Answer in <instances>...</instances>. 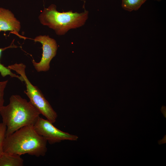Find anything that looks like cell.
Returning a JSON list of instances; mask_svg holds the SVG:
<instances>
[{
    "mask_svg": "<svg viewBox=\"0 0 166 166\" xmlns=\"http://www.w3.org/2000/svg\"><path fill=\"white\" fill-rule=\"evenodd\" d=\"M9 104L0 110L2 123L6 128V137L20 128L33 126L40 114L29 101L18 95L10 98Z\"/></svg>",
    "mask_w": 166,
    "mask_h": 166,
    "instance_id": "1",
    "label": "cell"
},
{
    "mask_svg": "<svg viewBox=\"0 0 166 166\" xmlns=\"http://www.w3.org/2000/svg\"><path fill=\"white\" fill-rule=\"evenodd\" d=\"M47 142L33 126H26L5 137L3 152L20 156L27 154L37 157L43 156L47 151Z\"/></svg>",
    "mask_w": 166,
    "mask_h": 166,
    "instance_id": "2",
    "label": "cell"
},
{
    "mask_svg": "<svg viewBox=\"0 0 166 166\" xmlns=\"http://www.w3.org/2000/svg\"><path fill=\"white\" fill-rule=\"evenodd\" d=\"M88 14L87 11L80 13L72 11L60 12L57 10L56 6L52 4L44 9L39 18L42 24L53 29L57 35H63L70 29L83 26Z\"/></svg>",
    "mask_w": 166,
    "mask_h": 166,
    "instance_id": "3",
    "label": "cell"
},
{
    "mask_svg": "<svg viewBox=\"0 0 166 166\" xmlns=\"http://www.w3.org/2000/svg\"><path fill=\"white\" fill-rule=\"evenodd\" d=\"M7 67L19 74L25 82L26 89L24 91L30 100V101L40 114L52 123L56 121L57 115L41 91L36 86L34 85L27 77L25 72L26 65L23 63H15Z\"/></svg>",
    "mask_w": 166,
    "mask_h": 166,
    "instance_id": "4",
    "label": "cell"
},
{
    "mask_svg": "<svg viewBox=\"0 0 166 166\" xmlns=\"http://www.w3.org/2000/svg\"><path fill=\"white\" fill-rule=\"evenodd\" d=\"M47 119L39 117L33 125L35 131L45 139L50 144L59 143L63 140H77L78 136L63 132L55 127Z\"/></svg>",
    "mask_w": 166,
    "mask_h": 166,
    "instance_id": "5",
    "label": "cell"
},
{
    "mask_svg": "<svg viewBox=\"0 0 166 166\" xmlns=\"http://www.w3.org/2000/svg\"><path fill=\"white\" fill-rule=\"evenodd\" d=\"M35 42H39L42 45V56L40 61L36 62L33 59L32 62L35 69L38 72H45L50 68V63L56 55L57 45L56 41L49 36L40 35L34 39Z\"/></svg>",
    "mask_w": 166,
    "mask_h": 166,
    "instance_id": "6",
    "label": "cell"
},
{
    "mask_svg": "<svg viewBox=\"0 0 166 166\" xmlns=\"http://www.w3.org/2000/svg\"><path fill=\"white\" fill-rule=\"evenodd\" d=\"M21 28L20 22L8 10L0 8V32L10 31L20 38H25L19 34Z\"/></svg>",
    "mask_w": 166,
    "mask_h": 166,
    "instance_id": "7",
    "label": "cell"
},
{
    "mask_svg": "<svg viewBox=\"0 0 166 166\" xmlns=\"http://www.w3.org/2000/svg\"><path fill=\"white\" fill-rule=\"evenodd\" d=\"M21 156L3 152L0 156V166H22L24 160Z\"/></svg>",
    "mask_w": 166,
    "mask_h": 166,
    "instance_id": "8",
    "label": "cell"
},
{
    "mask_svg": "<svg viewBox=\"0 0 166 166\" xmlns=\"http://www.w3.org/2000/svg\"><path fill=\"white\" fill-rule=\"evenodd\" d=\"M147 0H122L121 6L125 10L131 12L137 10Z\"/></svg>",
    "mask_w": 166,
    "mask_h": 166,
    "instance_id": "9",
    "label": "cell"
},
{
    "mask_svg": "<svg viewBox=\"0 0 166 166\" xmlns=\"http://www.w3.org/2000/svg\"><path fill=\"white\" fill-rule=\"evenodd\" d=\"M12 44V43H11L10 45L4 48H0V73L1 75L3 77H4L7 75H9L11 77H16L20 80L21 81L23 82L21 76H18L14 73L11 72V70L7 67L4 66L0 62V58L1 57L2 53L3 51L8 48H16L18 47L14 44L13 45Z\"/></svg>",
    "mask_w": 166,
    "mask_h": 166,
    "instance_id": "10",
    "label": "cell"
},
{
    "mask_svg": "<svg viewBox=\"0 0 166 166\" xmlns=\"http://www.w3.org/2000/svg\"><path fill=\"white\" fill-rule=\"evenodd\" d=\"M6 128L2 123H0V156L3 152V147L6 137Z\"/></svg>",
    "mask_w": 166,
    "mask_h": 166,
    "instance_id": "11",
    "label": "cell"
},
{
    "mask_svg": "<svg viewBox=\"0 0 166 166\" xmlns=\"http://www.w3.org/2000/svg\"><path fill=\"white\" fill-rule=\"evenodd\" d=\"M8 82V80L0 81V110L4 106V92Z\"/></svg>",
    "mask_w": 166,
    "mask_h": 166,
    "instance_id": "12",
    "label": "cell"
},
{
    "mask_svg": "<svg viewBox=\"0 0 166 166\" xmlns=\"http://www.w3.org/2000/svg\"><path fill=\"white\" fill-rule=\"evenodd\" d=\"M154 0L156 1H158V2H160V1H161L162 0Z\"/></svg>",
    "mask_w": 166,
    "mask_h": 166,
    "instance_id": "13",
    "label": "cell"
}]
</instances>
